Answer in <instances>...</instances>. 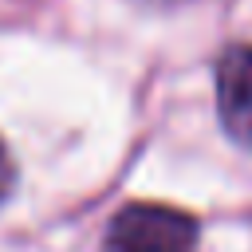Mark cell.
<instances>
[{"mask_svg": "<svg viewBox=\"0 0 252 252\" xmlns=\"http://www.w3.org/2000/svg\"><path fill=\"white\" fill-rule=\"evenodd\" d=\"M102 252H197V220L173 205H122L102 236Z\"/></svg>", "mask_w": 252, "mask_h": 252, "instance_id": "6da1fadb", "label": "cell"}, {"mask_svg": "<svg viewBox=\"0 0 252 252\" xmlns=\"http://www.w3.org/2000/svg\"><path fill=\"white\" fill-rule=\"evenodd\" d=\"M217 114L224 134L252 154V43H232L217 63Z\"/></svg>", "mask_w": 252, "mask_h": 252, "instance_id": "7a4b0ae2", "label": "cell"}, {"mask_svg": "<svg viewBox=\"0 0 252 252\" xmlns=\"http://www.w3.org/2000/svg\"><path fill=\"white\" fill-rule=\"evenodd\" d=\"M12 189H16V161H12V154L0 138V205L12 197Z\"/></svg>", "mask_w": 252, "mask_h": 252, "instance_id": "3957f363", "label": "cell"}]
</instances>
